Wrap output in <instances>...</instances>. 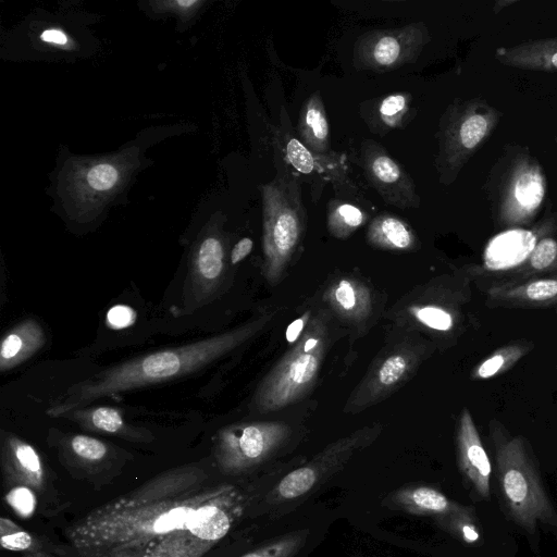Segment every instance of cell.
Returning a JSON list of instances; mask_svg holds the SVG:
<instances>
[{
    "label": "cell",
    "mask_w": 557,
    "mask_h": 557,
    "mask_svg": "<svg viewBox=\"0 0 557 557\" xmlns=\"http://www.w3.org/2000/svg\"><path fill=\"white\" fill-rule=\"evenodd\" d=\"M271 318L272 314L262 315L207 338L150 351L108 367L71 385L62 400L51 406L47 414L63 417L66 412L86 407L99 398L115 397L124 392L194 373L251 339L264 329Z\"/></svg>",
    "instance_id": "1"
},
{
    "label": "cell",
    "mask_w": 557,
    "mask_h": 557,
    "mask_svg": "<svg viewBox=\"0 0 557 557\" xmlns=\"http://www.w3.org/2000/svg\"><path fill=\"white\" fill-rule=\"evenodd\" d=\"M221 486L134 506L109 503L73 524L66 535L84 557L147 546L170 533L188 531L197 508Z\"/></svg>",
    "instance_id": "2"
},
{
    "label": "cell",
    "mask_w": 557,
    "mask_h": 557,
    "mask_svg": "<svg viewBox=\"0 0 557 557\" xmlns=\"http://www.w3.org/2000/svg\"><path fill=\"white\" fill-rule=\"evenodd\" d=\"M488 429L507 515L529 533H534L540 523L557 527V512L527 441L511 435L497 420H492Z\"/></svg>",
    "instance_id": "3"
},
{
    "label": "cell",
    "mask_w": 557,
    "mask_h": 557,
    "mask_svg": "<svg viewBox=\"0 0 557 557\" xmlns=\"http://www.w3.org/2000/svg\"><path fill=\"white\" fill-rule=\"evenodd\" d=\"M547 187L544 168L531 149L505 145L483 185L495 227L531 225L546 199Z\"/></svg>",
    "instance_id": "4"
},
{
    "label": "cell",
    "mask_w": 557,
    "mask_h": 557,
    "mask_svg": "<svg viewBox=\"0 0 557 557\" xmlns=\"http://www.w3.org/2000/svg\"><path fill=\"white\" fill-rule=\"evenodd\" d=\"M327 345L323 313L310 319L294 347L259 384L253 405L262 412L282 409L304 397L317 381Z\"/></svg>",
    "instance_id": "5"
},
{
    "label": "cell",
    "mask_w": 557,
    "mask_h": 557,
    "mask_svg": "<svg viewBox=\"0 0 557 557\" xmlns=\"http://www.w3.org/2000/svg\"><path fill=\"white\" fill-rule=\"evenodd\" d=\"M504 113L485 98L457 99L441 123L438 169L453 183L470 158L490 139Z\"/></svg>",
    "instance_id": "6"
},
{
    "label": "cell",
    "mask_w": 557,
    "mask_h": 557,
    "mask_svg": "<svg viewBox=\"0 0 557 557\" xmlns=\"http://www.w3.org/2000/svg\"><path fill=\"white\" fill-rule=\"evenodd\" d=\"M302 232L300 205L285 183L263 190V273L275 285L282 277Z\"/></svg>",
    "instance_id": "7"
},
{
    "label": "cell",
    "mask_w": 557,
    "mask_h": 557,
    "mask_svg": "<svg viewBox=\"0 0 557 557\" xmlns=\"http://www.w3.org/2000/svg\"><path fill=\"white\" fill-rule=\"evenodd\" d=\"M288 434L289 428L282 421L231 424L216 434L215 461L225 473L245 472L267 460Z\"/></svg>",
    "instance_id": "8"
},
{
    "label": "cell",
    "mask_w": 557,
    "mask_h": 557,
    "mask_svg": "<svg viewBox=\"0 0 557 557\" xmlns=\"http://www.w3.org/2000/svg\"><path fill=\"white\" fill-rule=\"evenodd\" d=\"M381 425L359 429L327 445L311 460L287 473L271 491L272 502H286L305 496L339 471L359 450L369 446L381 433Z\"/></svg>",
    "instance_id": "9"
},
{
    "label": "cell",
    "mask_w": 557,
    "mask_h": 557,
    "mask_svg": "<svg viewBox=\"0 0 557 557\" xmlns=\"http://www.w3.org/2000/svg\"><path fill=\"white\" fill-rule=\"evenodd\" d=\"M424 351L422 346L400 345L384 354L352 392L345 411L356 413L394 393L413 375Z\"/></svg>",
    "instance_id": "10"
},
{
    "label": "cell",
    "mask_w": 557,
    "mask_h": 557,
    "mask_svg": "<svg viewBox=\"0 0 557 557\" xmlns=\"http://www.w3.org/2000/svg\"><path fill=\"white\" fill-rule=\"evenodd\" d=\"M426 38L423 25L372 32L358 42L356 57L364 67L389 71L412 61Z\"/></svg>",
    "instance_id": "11"
},
{
    "label": "cell",
    "mask_w": 557,
    "mask_h": 557,
    "mask_svg": "<svg viewBox=\"0 0 557 557\" xmlns=\"http://www.w3.org/2000/svg\"><path fill=\"white\" fill-rule=\"evenodd\" d=\"M225 273V249L216 236H208L196 248L184 288V309L194 312L219 288Z\"/></svg>",
    "instance_id": "12"
},
{
    "label": "cell",
    "mask_w": 557,
    "mask_h": 557,
    "mask_svg": "<svg viewBox=\"0 0 557 557\" xmlns=\"http://www.w3.org/2000/svg\"><path fill=\"white\" fill-rule=\"evenodd\" d=\"M456 448L458 467L468 486L479 499L490 498L492 466L467 407L459 414Z\"/></svg>",
    "instance_id": "13"
},
{
    "label": "cell",
    "mask_w": 557,
    "mask_h": 557,
    "mask_svg": "<svg viewBox=\"0 0 557 557\" xmlns=\"http://www.w3.org/2000/svg\"><path fill=\"white\" fill-rule=\"evenodd\" d=\"M1 469L8 488L27 486L44 493L47 486L45 462L38 450L20 436L1 431Z\"/></svg>",
    "instance_id": "14"
},
{
    "label": "cell",
    "mask_w": 557,
    "mask_h": 557,
    "mask_svg": "<svg viewBox=\"0 0 557 557\" xmlns=\"http://www.w3.org/2000/svg\"><path fill=\"white\" fill-rule=\"evenodd\" d=\"M243 496L235 486L223 484L220 491L196 510L188 532L196 539L216 544L243 512Z\"/></svg>",
    "instance_id": "15"
},
{
    "label": "cell",
    "mask_w": 557,
    "mask_h": 557,
    "mask_svg": "<svg viewBox=\"0 0 557 557\" xmlns=\"http://www.w3.org/2000/svg\"><path fill=\"white\" fill-rule=\"evenodd\" d=\"M486 306L505 309L557 307V273L517 283L493 282L485 292Z\"/></svg>",
    "instance_id": "16"
},
{
    "label": "cell",
    "mask_w": 557,
    "mask_h": 557,
    "mask_svg": "<svg viewBox=\"0 0 557 557\" xmlns=\"http://www.w3.org/2000/svg\"><path fill=\"white\" fill-rule=\"evenodd\" d=\"M202 475L199 469L193 467L173 469L112 503L134 506L180 497L196 491L194 487L203 480Z\"/></svg>",
    "instance_id": "17"
},
{
    "label": "cell",
    "mask_w": 557,
    "mask_h": 557,
    "mask_svg": "<svg viewBox=\"0 0 557 557\" xmlns=\"http://www.w3.org/2000/svg\"><path fill=\"white\" fill-rule=\"evenodd\" d=\"M494 57L500 64L517 70L557 72V36L500 46Z\"/></svg>",
    "instance_id": "18"
},
{
    "label": "cell",
    "mask_w": 557,
    "mask_h": 557,
    "mask_svg": "<svg viewBox=\"0 0 557 557\" xmlns=\"http://www.w3.org/2000/svg\"><path fill=\"white\" fill-rule=\"evenodd\" d=\"M386 506L416 516H429L435 520L458 511L463 505L449 499L438 490L426 485L405 486L386 497Z\"/></svg>",
    "instance_id": "19"
},
{
    "label": "cell",
    "mask_w": 557,
    "mask_h": 557,
    "mask_svg": "<svg viewBox=\"0 0 557 557\" xmlns=\"http://www.w3.org/2000/svg\"><path fill=\"white\" fill-rule=\"evenodd\" d=\"M63 417L90 432L115 435L132 442H148L152 438L147 430L127 424L122 411L113 407L86 406L71 410Z\"/></svg>",
    "instance_id": "20"
},
{
    "label": "cell",
    "mask_w": 557,
    "mask_h": 557,
    "mask_svg": "<svg viewBox=\"0 0 557 557\" xmlns=\"http://www.w3.org/2000/svg\"><path fill=\"white\" fill-rule=\"evenodd\" d=\"M46 343V334L38 321L26 318L8 332L0 343V371L7 372L35 355Z\"/></svg>",
    "instance_id": "21"
},
{
    "label": "cell",
    "mask_w": 557,
    "mask_h": 557,
    "mask_svg": "<svg viewBox=\"0 0 557 557\" xmlns=\"http://www.w3.org/2000/svg\"><path fill=\"white\" fill-rule=\"evenodd\" d=\"M324 298L339 317L354 322L366 319L372 309L368 286L349 276L333 282L326 289Z\"/></svg>",
    "instance_id": "22"
},
{
    "label": "cell",
    "mask_w": 557,
    "mask_h": 557,
    "mask_svg": "<svg viewBox=\"0 0 557 557\" xmlns=\"http://www.w3.org/2000/svg\"><path fill=\"white\" fill-rule=\"evenodd\" d=\"M554 273H557V239L544 235L521 263L503 274L496 282L517 283Z\"/></svg>",
    "instance_id": "23"
},
{
    "label": "cell",
    "mask_w": 557,
    "mask_h": 557,
    "mask_svg": "<svg viewBox=\"0 0 557 557\" xmlns=\"http://www.w3.org/2000/svg\"><path fill=\"white\" fill-rule=\"evenodd\" d=\"M60 454L71 466L95 470L111 457L110 445L86 434H66L60 441Z\"/></svg>",
    "instance_id": "24"
},
{
    "label": "cell",
    "mask_w": 557,
    "mask_h": 557,
    "mask_svg": "<svg viewBox=\"0 0 557 557\" xmlns=\"http://www.w3.org/2000/svg\"><path fill=\"white\" fill-rule=\"evenodd\" d=\"M534 348V343L528 339H516L493 350L481 360L471 371L473 381L491 380L513 368L524 356Z\"/></svg>",
    "instance_id": "25"
},
{
    "label": "cell",
    "mask_w": 557,
    "mask_h": 557,
    "mask_svg": "<svg viewBox=\"0 0 557 557\" xmlns=\"http://www.w3.org/2000/svg\"><path fill=\"white\" fill-rule=\"evenodd\" d=\"M367 236L371 245L388 250H410L416 244L411 228L400 219L391 215L373 220Z\"/></svg>",
    "instance_id": "26"
},
{
    "label": "cell",
    "mask_w": 557,
    "mask_h": 557,
    "mask_svg": "<svg viewBox=\"0 0 557 557\" xmlns=\"http://www.w3.org/2000/svg\"><path fill=\"white\" fill-rule=\"evenodd\" d=\"M299 134L314 151H326L329 147V124L319 95L312 96L304 106L299 120Z\"/></svg>",
    "instance_id": "27"
},
{
    "label": "cell",
    "mask_w": 557,
    "mask_h": 557,
    "mask_svg": "<svg viewBox=\"0 0 557 557\" xmlns=\"http://www.w3.org/2000/svg\"><path fill=\"white\" fill-rule=\"evenodd\" d=\"M212 546L188 531H177L150 543L145 557H202Z\"/></svg>",
    "instance_id": "28"
},
{
    "label": "cell",
    "mask_w": 557,
    "mask_h": 557,
    "mask_svg": "<svg viewBox=\"0 0 557 557\" xmlns=\"http://www.w3.org/2000/svg\"><path fill=\"white\" fill-rule=\"evenodd\" d=\"M461 301L424 304L410 309L411 315L435 332L453 333L461 324Z\"/></svg>",
    "instance_id": "29"
},
{
    "label": "cell",
    "mask_w": 557,
    "mask_h": 557,
    "mask_svg": "<svg viewBox=\"0 0 557 557\" xmlns=\"http://www.w3.org/2000/svg\"><path fill=\"white\" fill-rule=\"evenodd\" d=\"M370 178L382 191L406 189L409 184L399 165L384 153H374L367 159Z\"/></svg>",
    "instance_id": "30"
},
{
    "label": "cell",
    "mask_w": 557,
    "mask_h": 557,
    "mask_svg": "<svg viewBox=\"0 0 557 557\" xmlns=\"http://www.w3.org/2000/svg\"><path fill=\"white\" fill-rule=\"evenodd\" d=\"M438 525L466 544H476L481 540V529L471 507L462 506L458 511L436 520Z\"/></svg>",
    "instance_id": "31"
},
{
    "label": "cell",
    "mask_w": 557,
    "mask_h": 557,
    "mask_svg": "<svg viewBox=\"0 0 557 557\" xmlns=\"http://www.w3.org/2000/svg\"><path fill=\"white\" fill-rule=\"evenodd\" d=\"M0 544L3 549L14 552H45L44 543L9 518H0Z\"/></svg>",
    "instance_id": "32"
},
{
    "label": "cell",
    "mask_w": 557,
    "mask_h": 557,
    "mask_svg": "<svg viewBox=\"0 0 557 557\" xmlns=\"http://www.w3.org/2000/svg\"><path fill=\"white\" fill-rule=\"evenodd\" d=\"M308 531L285 534L242 557H294L305 545Z\"/></svg>",
    "instance_id": "33"
},
{
    "label": "cell",
    "mask_w": 557,
    "mask_h": 557,
    "mask_svg": "<svg viewBox=\"0 0 557 557\" xmlns=\"http://www.w3.org/2000/svg\"><path fill=\"white\" fill-rule=\"evenodd\" d=\"M364 221V215L360 209L352 205L343 203L331 211L329 215L330 232L338 238L349 236Z\"/></svg>",
    "instance_id": "34"
},
{
    "label": "cell",
    "mask_w": 557,
    "mask_h": 557,
    "mask_svg": "<svg viewBox=\"0 0 557 557\" xmlns=\"http://www.w3.org/2000/svg\"><path fill=\"white\" fill-rule=\"evenodd\" d=\"M35 491L27 486H14L5 494L7 503L21 517H30L36 508Z\"/></svg>",
    "instance_id": "35"
},
{
    "label": "cell",
    "mask_w": 557,
    "mask_h": 557,
    "mask_svg": "<svg viewBox=\"0 0 557 557\" xmlns=\"http://www.w3.org/2000/svg\"><path fill=\"white\" fill-rule=\"evenodd\" d=\"M286 154L292 165L304 174H309L315 169L317 164L312 152L296 138L288 140Z\"/></svg>",
    "instance_id": "36"
},
{
    "label": "cell",
    "mask_w": 557,
    "mask_h": 557,
    "mask_svg": "<svg viewBox=\"0 0 557 557\" xmlns=\"http://www.w3.org/2000/svg\"><path fill=\"white\" fill-rule=\"evenodd\" d=\"M406 108L407 97L403 94H394L382 100L379 112L387 125L396 126Z\"/></svg>",
    "instance_id": "37"
},
{
    "label": "cell",
    "mask_w": 557,
    "mask_h": 557,
    "mask_svg": "<svg viewBox=\"0 0 557 557\" xmlns=\"http://www.w3.org/2000/svg\"><path fill=\"white\" fill-rule=\"evenodd\" d=\"M117 171L110 164H98L87 174L89 185L96 190H108L117 181Z\"/></svg>",
    "instance_id": "38"
},
{
    "label": "cell",
    "mask_w": 557,
    "mask_h": 557,
    "mask_svg": "<svg viewBox=\"0 0 557 557\" xmlns=\"http://www.w3.org/2000/svg\"><path fill=\"white\" fill-rule=\"evenodd\" d=\"M136 320V312L126 305H116L110 308L106 322L109 327L120 330L132 325Z\"/></svg>",
    "instance_id": "39"
},
{
    "label": "cell",
    "mask_w": 557,
    "mask_h": 557,
    "mask_svg": "<svg viewBox=\"0 0 557 557\" xmlns=\"http://www.w3.org/2000/svg\"><path fill=\"white\" fill-rule=\"evenodd\" d=\"M253 243L249 237H244L233 247L231 252V263L237 264L244 260L252 250Z\"/></svg>",
    "instance_id": "40"
},
{
    "label": "cell",
    "mask_w": 557,
    "mask_h": 557,
    "mask_svg": "<svg viewBox=\"0 0 557 557\" xmlns=\"http://www.w3.org/2000/svg\"><path fill=\"white\" fill-rule=\"evenodd\" d=\"M311 312L307 311L302 314L301 318L295 320L287 329L286 331V338L289 343H294L299 338V335H301L310 321Z\"/></svg>",
    "instance_id": "41"
},
{
    "label": "cell",
    "mask_w": 557,
    "mask_h": 557,
    "mask_svg": "<svg viewBox=\"0 0 557 557\" xmlns=\"http://www.w3.org/2000/svg\"><path fill=\"white\" fill-rule=\"evenodd\" d=\"M147 547H148V545L141 546V547L122 549V550H117V552L106 553V554L96 555V556H91V557H145Z\"/></svg>",
    "instance_id": "42"
},
{
    "label": "cell",
    "mask_w": 557,
    "mask_h": 557,
    "mask_svg": "<svg viewBox=\"0 0 557 557\" xmlns=\"http://www.w3.org/2000/svg\"><path fill=\"white\" fill-rule=\"evenodd\" d=\"M40 38L44 41L58 45H64L67 41L65 34L59 29H47L40 35Z\"/></svg>",
    "instance_id": "43"
},
{
    "label": "cell",
    "mask_w": 557,
    "mask_h": 557,
    "mask_svg": "<svg viewBox=\"0 0 557 557\" xmlns=\"http://www.w3.org/2000/svg\"><path fill=\"white\" fill-rule=\"evenodd\" d=\"M519 0H497L493 2L492 11L494 14L500 13L503 10L507 9L510 5L518 3Z\"/></svg>",
    "instance_id": "44"
},
{
    "label": "cell",
    "mask_w": 557,
    "mask_h": 557,
    "mask_svg": "<svg viewBox=\"0 0 557 557\" xmlns=\"http://www.w3.org/2000/svg\"><path fill=\"white\" fill-rule=\"evenodd\" d=\"M23 557H51L47 552L28 553Z\"/></svg>",
    "instance_id": "45"
},
{
    "label": "cell",
    "mask_w": 557,
    "mask_h": 557,
    "mask_svg": "<svg viewBox=\"0 0 557 557\" xmlns=\"http://www.w3.org/2000/svg\"><path fill=\"white\" fill-rule=\"evenodd\" d=\"M554 140H555V144H556V147H557V131H556V134H555Z\"/></svg>",
    "instance_id": "46"
},
{
    "label": "cell",
    "mask_w": 557,
    "mask_h": 557,
    "mask_svg": "<svg viewBox=\"0 0 557 557\" xmlns=\"http://www.w3.org/2000/svg\"><path fill=\"white\" fill-rule=\"evenodd\" d=\"M555 309H556V312H557V307Z\"/></svg>",
    "instance_id": "47"
}]
</instances>
